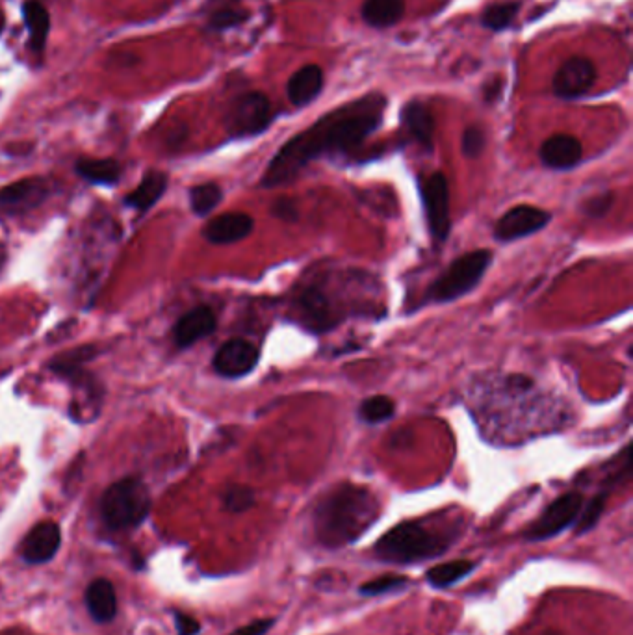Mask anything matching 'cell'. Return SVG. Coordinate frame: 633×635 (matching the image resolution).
I'll use <instances>...</instances> for the list:
<instances>
[{
	"mask_svg": "<svg viewBox=\"0 0 633 635\" xmlns=\"http://www.w3.org/2000/svg\"><path fill=\"white\" fill-rule=\"evenodd\" d=\"M151 511V494L142 480L125 478L110 485L101 500V517L110 530L140 526Z\"/></svg>",
	"mask_w": 633,
	"mask_h": 635,
	"instance_id": "277c9868",
	"label": "cell"
},
{
	"mask_svg": "<svg viewBox=\"0 0 633 635\" xmlns=\"http://www.w3.org/2000/svg\"><path fill=\"white\" fill-rule=\"evenodd\" d=\"M420 194L426 208L427 227L437 242H444L452 229L450 218V188L444 173H433L420 184Z\"/></svg>",
	"mask_w": 633,
	"mask_h": 635,
	"instance_id": "52a82bcc",
	"label": "cell"
},
{
	"mask_svg": "<svg viewBox=\"0 0 633 635\" xmlns=\"http://www.w3.org/2000/svg\"><path fill=\"white\" fill-rule=\"evenodd\" d=\"M49 195V184L43 179L13 182L0 190V208L6 212H25L41 205Z\"/></svg>",
	"mask_w": 633,
	"mask_h": 635,
	"instance_id": "4fadbf2b",
	"label": "cell"
},
{
	"mask_svg": "<svg viewBox=\"0 0 633 635\" xmlns=\"http://www.w3.org/2000/svg\"><path fill=\"white\" fill-rule=\"evenodd\" d=\"M23 17L28 28V47L34 52H41L47 45L51 30V15L38 0H26L23 4Z\"/></svg>",
	"mask_w": 633,
	"mask_h": 635,
	"instance_id": "44dd1931",
	"label": "cell"
},
{
	"mask_svg": "<svg viewBox=\"0 0 633 635\" xmlns=\"http://www.w3.org/2000/svg\"><path fill=\"white\" fill-rule=\"evenodd\" d=\"M611 205H613V195H598V197L589 199V201L583 205V212H585L587 216L600 218V216H606V212L611 208Z\"/></svg>",
	"mask_w": 633,
	"mask_h": 635,
	"instance_id": "d590c367",
	"label": "cell"
},
{
	"mask_svg": "<svg viewBox=\"0 0 633 635\" xmlns=\"http://www.w3.org/2000/svg\"><path fill=\"white\" fill-rule=\"evenodd\" d=\"M259 363V350L244 338H233L214 355V370L223 377L247 376Z\"/></svg>",
	"mask_w": 633,
	"mask_h": 635,
	"instance_id": "8fae6325",
	"label": "cell"
},
{
	"mask_svg": "<svg viewBox=\"0 0 633 635\" xmlns=\"http://www.w3.org/2000/svg\"><path fill=\"white\" fill-rule=\"evenodd\" d=\"M609 498V489L608 491H602V493L596 494L595 498L587 504V507L580 511V519L578 520V526H576V533L578 535H583V533L589 532V530H593L596 524H598V520L602 517V513H604V509H606V502H608Z\"/></svg>",
	"mask_w": 633,
	"mask_h": 635,
	"instance_id": "4dcf8cb0",
	"label": "cell"
},
{
	"mask_svg": "<svg viewBox=\"0 0 633 635\" xmlns=\"http://www.w3.org/2000/svg\"><path fill=\"white\" fill-rule=\"evenodd\" d=\"M62 543V532L56 522H39L34 526L21 545V556L30 565L49 563Z\"/></svg>",
	"mask_w": 633,
	"mask_h": 635,
	"instance_id": "7c38bea8",
	"label": "cell"
},
{
	"mask_svg": "<svg viewBox=\"0 0 633 635\" xmlns=\"http://www.w3.org/2000/svg\"><path fill=\"white\" fill-rule=\"evenodd\" d=\"M394 413H396V405L388 396H372L364 400L359 407L362 422H368V424L385 422L388 418H392Z\"/></svg>",
	"mask_w": 633,
	"mask_h": 635,
	"instance_id": "f1b7e54d",
	"label": "cell"
},
{
	"mask_svg": "<svg viewBox=\"0 0 633 635\" xmlns=\"http://www.w3.org/2000/svg\"><path fill=\"white\" fill-rule=\"evenodd\" d=\"M166 188H168V177L162 171H149L143 177L140 186L125 197V203L129 207L136 208L138 212H145L156 205V201L166 192Z\"/></svg>",
	"mask_w": 633,
	"mask_h": 635,
	"instance_id": "603a6c76",
	"label": "cell"
},
{
	"mask_svg": "<svg viewBox=\"0 0 633 635\" xmlns=\"http://www.w3.org/2000/svg\"><path fill=\"white\" fill-rule=\"evenodd\" d=\"M223 506L231 513H244L255 506V493L244 485H233L223 494Z\"/></svg>",
	"mask_w": 633,
	"mask_h": 635,
	"instance_id": "1f68e13d",
	"label": "cell"
},
{
	"mask_svg": "<svg viewBox=\"0 0 633 635\" xmlns=\"http://www.w3.org/2000/svg\"><path fill=\"white\" fill-rule=\"evenodd\" d=\"M407 584V580L403 576H383V578H377L372 580L368 584H364L361 587V595H368V597H375V595H383L388 593L390 589H398Z\"/></svg>",
	"mask_w": 633,
	"mask_h": 635,
	"instance_id": "d6a6232c",
	"label": "cell"
},
{
	"mask_svg": "<svg viewBox=\"0 0 633 635\" xmlns=\"http://www.w3.org/2000/svg\"><path fill=\"white\" fill-rule=\"evenodd\" d=\"M216 329V314L210 307H195L179 318L173 327V340L177 348H188Z\"/></svg>",
	"mask_w": 633,
	"mask_h": 635,
	"instance_id": "9a60e30c",
	"label": "cell"
},
{
	"mask_svg": "<svg viewBox=\"0 0 633 635\" xmlns=\"http://www.w3.org/2000/svg\"><path fill=\"white\" fill-rule=\"evenodd\" d=\"M379 513V504L364 487L342 485L327 494L314 511V530L325 546L349 545L366 532Z\"/></svg>",
	"mask_w": 633,
	"mask_h": 635,
	"instance_id": "7a4b0ae2",
	"label": "cell"
},
{
	"mask_svg": "<svg viewBox=\"0 0 633 635\" xmlns=\"http://www.w3.org/2000/svg\"><path fill=\"white\" fill-rule=\"evenodd\" d=\"M273 623H275V619H259V621H253V623L238 628L231 635H266L272 630Z\"/></svg>",
	"mask_w": 633,
	"mask_h": 635,
	"instance_id": "8d00e7d4",
	"label": "cell"
},
{
	"mask_svg": "<svg viewBox=\"0 0 633 635\" xmlns=\"http://www.w3.org/2000/svg\"><path fill=\"white\" fill-rule=\"evenodd\" d=\"M272 121V103L260 91H247L236 97L225 114V127L233 138L257 136L268 129Z\"/></svg>",
	"mask_w": 633,
	"mask_h": 635,
	"instance_id": "8992f818",
	"label": "cell"
},
{
	"mask_svg": "<svg viewBox=\"0 0 633 635\" xmlns=\"http://www.w3.org/2000/svg\"><path fill=\"white\" fill-rule=\"evenodd\" d=\"M550 220H552L550 212H546L543 208L518 205L507 210L498 220L494 227V236L500 242H511V240H518V238L543 231Z\"/></svg>",
	"mask_w": 633,
	"mask_h": 635,
	"instance_id": "30bf717a",
	"label": "cell"
},
{
	"mask_svg": "<svg viewBox=\"0 0 633 635\" xmlns=\"http://www.w3.org/2000/svg\"><path fill=\"white\" fill-rule=\"evenodd\" d=\"M450 545L442 533L429 530L422 522H403L381 537L375 545V554L390 563H416L435 558Z\"/></svg>",
	"mask_w": 633,
	"mask_h": 635,
	"instance_id": "3957f363",
	"label": "cell"
},
{
	"mask_svg": "<svg viewBox=\"0 0 633 635\" xmlns=\"http://www.w3.org/2000/svg\"><path fill=\"white\" fill-rule=\"evenodd\" d=\"M583 507V496L580 493H567L559 496L546 507L541 519L531 526L526 537L530 541H544L557 533L567 530L574 520L578 519Z\"/></svg>",
	"mask_w": 633,
	"mask_h": 635,
	"instance_id": "9c48e42d",
	"label": "cell"
},
{
	"mask_svg": "<svg viewBox=\"0 0 633 635\" xmlns=\"http://www.w3.org/2000/svg\"><path fill=\"white\" fill-rule=\"evenodd\" d=\"M385 108L387 99L372 93L320 117L312 127L290 138L275 153L262 177V186H285L314 160L351 153L381 127Z\"/></svg>",
	"mask_w": 633,
	"mask_h": 635,
	"instance_id": "6da1fadb",
	"label": "cell"
},
{
	"mask_svg": "<svg viewBox=\"0 0 633 635\" xmlns=\"http://www.w3.org/2000/svg\"><path fill=\"white\" fill-rule=\"evenodd\" d=\"M492 262L491 249H476L465 253L463 257L453 260L450 268L440 275L427 290L426 301L429 303H448L468 294L479 285L485 277Z\"/></svg>",
	"mask_w": 633,
	"mask_h": 635,
	"instance_id": "5b68a950",
	"label": "cell"
},
{
	"mask_svg": "<svg viewBox=\"0 0 633 635\" xmlns=\"http://www.w3.org/2000/svg\"><path fill=\"white\" fill-rule=\"evenodd\" d=\"M255 221L244 212H229V214H221L218 218L210 220L207 227L203 229V234L210 244L216 246H225V244H234L247 238L253 231Z\"/></svg>",
	"mask_w": 633,
	"mask_h": 635,
	"instance_id": "5bb4252c",
	"label": "cell"
},
{
	"mask_svg": "<svg viewBox=\"0 0 633 635\" xmlns=\"http://www.w3.org/2000/svg\"><path fill=\"white\" fill-rule=\"evenodd\" d=\"M546 635H557V634H546Z\"/></svg>",
	"mask_w": 633,
	"mask_h": 635,
	"instance_id": "ab89813d",
	"label": "cell"
},
{
	"mask_svg": "<svg viewBox=\"0 0 633 635\" xmlns=\"http://www.w3.org/2000/svg\"><path fill=\"white\" fill-rule=\"evenodd\" d=\"M75 169L82 179H86L91 184L112 186L121 177V166L117 164L116 160H110V158H106V160L82 158V160H78Z\"/></svg>",
	"mask_w": 633,
	"mask_h": 635,
	"instance_id": "cb8c5ba5",
	"label": "cell"
},
{
	"mask_svg": "<svg viewBox=\"0 0 633 635\" xmlns=\"http://www.w3.org/2000/svg\"><path fill=\"white\" fill-rule=\"evenodd\" d=\"M251 17V13L246 8H238V6H225L210 15L208 19V28L214 32H223L229 28L244 25L247 19Z\"/></svg>",
	"mask_w": 633,
	"mask_h": 635,
	"instance_id": "f546056e",
	"label": "cell"
},
{
	"mask_svg": "<svg viewBox=\"0 0 633 635\" xmlns=\"http://www.w3.org/2000/svg\"><path fill=\"white\" fill-rule=\"evenodd\" d=\"M298 311L305 324L316 331L331 329L336 324L333 307L318 288L311 286L303 290V294L298 298Z\"/></svg>",
	"mask_w": 633,
	"mask_h": 635,
	"instance_id": "d6986e66",
	"label": "cell"
},
{
	"mask_svg": "<svg viewBox=\"0 0 633 635\" xmlns=\"http://www.w3.org/2000/svg\"><path fill=\"white\" fill-rule=\"evenodd\" d=\"M361 15L366 25L388 28L405 15V0H364Z\"/></svg>",
	"mask_w": 633,
	"mask_h": 635,
	"instance_id": "7402d4cb",
	"label": "cell"
},
{
	"mask_svg": "<svg viewBox=\"0 0 633 635\" xmlns=\"http://www.w3.org/2000/svg\"><path fill=\"white\" fill-rule=\"evenodd\" d=\"M518 12H520V2L517 0L494 2L481 13V25L494 32H500L507 26H511V23L517 19Z\"/></svg>",
	"mask_w": 633,
	"mask_h": 635,
	"instance_id": "d4e9b609",
	"label": "cell"
},
{
	"mask_svg": "<svg viewBox=\"0 0 633 635\" xmlns=\"http://www.w3.org/2000/svg\"><path fill=\"white\" fill-rule=\"evenodd\" d=\"M86 608L97 623H110L117 613V597L114 585L99 578L86 589Z\"/></svg>",
	"mask_w": 633,
	"mask_h": 635,
	"instance_id": "ffe728a7",
	"label": "cell"
},
{
	"mask_svg": "<svg viewBox=\"0 0 633 635\" xmlns=\"http://www.w3.org/2000/svg\"><path fill=\"white\" fill-rule=\"evenodd\" d=\"M474 569H476V563H472V561H466V559L450 561V563L433 567L431 571L427 572L426 578L433 587H448V585L463 580L466 574H470Z\"/></svg>",
	"mask_w": 633,
	"mask_h": 635,
	"instance_id": "484cf974",
	"label": "cell"
},
{
	"mask_svg": "<svg viewBox=\"0 0 633 635\" xmlns=\"http://www.w3.org/2000/svg\"><path fill=\"white\" fill-rule=\"evenodd\" d=\"M463 153L466 158H478L485 149V134L479 127H468L463 134Z\"/></svg>",
	"mask_w": 633,
	"mask_h": 635,
	"instance_id": "836d02e7",
	"label": "cell"
},
{
	"mask_svg": "<svg viewBox=\"0 0 633 635\" xmlns=\"http://www.w3.org/2000/svg\"><path fill=\"white\" fill-rule=\"evenodd\" d=\"M95 357V346H82L75 351H69L64 355H58L52 359L49 368L52 372L60 374V376L75 377L80 374L82 364L88 363L90 359Z\"/></svg>",
	"mask_w": 633,
	"mask_h": 635,
	"instance_id": "4316f807",
	"label": "cell"
},
{
	"mask_svg": "<svg viewBox=\"0 0 633 635\" xmlns=\"http://www.w3.org/2000/svg\"><path fill=\"white\" fill-rule=\"evenodd\" d=\"M596 78H598V71L593 60L585 56H572L557 69L552 80V88L559 99L572 101V99H580L593 90Z\"/></svg>",
	"mask_w": 633,
	"mask_h": 635,
	"instance_id": "ba28073f",
	"label": "cell"
},
{
	"mask_svg": "<svg viewBox=\"0 0 633 635\" xmlns=\"http://www.w3.org/2000/svg\"><path fill=\"white\" fill-rule=\"evenodd\" d=\"M4 25H6V17H4V12L0 10V34H2V30H4Z\"/></svg>",
	"mask_w": 633,
	"mask_h": 635,
	"instance_id": "f35d334b",
	"label": "cell"
},
{
	"mask_svg": "<svg viewBox=\"0 0 633 635\" xmlns=\"http://www.w3.org/2000/svg\"><path fill=\"white\" fill-rule=\"evenodd\" d=\"M541 162L550 169H570L580 164L583 156V145L576 136L556 134L550 136L541 145Z\"/></svg>",
	"mask_w": 633,
	"mask_h": 635,
	"instance_id": "2e32d148",
	"label": "cell"
},
{
	"mask_svg": "<svg viewBox=\"0 0 633 635\" xmlns=\"http://www.w3.org/2000/svg\"><path fill=\"white\" fill-rule=\"evenodd\" d=\"M175 624H177L179 635H197L201 630V626L194 617L181 613V611H175Z\"/></svg>",
	"mask_w": 633,
	"mask_h": 635,
	"instance_id": "74e56055",
	"label": "cell"
},
{
	"mask_svg": "<svg viewBox=\"0 0 633 635\" xmlns=\"http://www.w3.org/2000/svg\"><path fill=\"white\" fill-rule=\"evenodd\" d=\"M272 214L275 218H279V220L298 221V205H296L292 199H288V197L277 199L272 205Z\"/></svg>",
	"mask_w": 633,
	"mask_h": 635,
	"instance_id": "e575fe53",
	"label": "cell"
},
{
	"mask_svg": "<svg viewBox=\"0 0 633 635\" xmlns=\"http://www.w3.org/2000/svg\"><path fill=\"white\" fill-rule=\"evenodd\" d=\"M221 197L223 192L218 184L205 182L190 190V205L197 216H207L220 205Z\"/></svg>",
	"mask_w": 633,
	"mask_h": 635,
	"instance_id": "83f0119b",
	"label": "cell"
},
{
	"mask_svg": "<svg viewBox=\"0 0 633 635\" xmlns=\"http://www.w3.org/2000/svg\"><path fill=\"white\" fill-rule=\"evenodd\" d=\"M401 123L409 136L426 151H433V134H435V119L426 104L407 103L401 110Z\"/></svg>",
	"mask_w": 633,
	"mask_h": 635,
	"instance_id": "ac0fdd59",
	"label": "cell"
},
{
	"mask_svg": "<svg viewBox=\"0 0 633 635\" xmlns=\"http://www.w3.org/2000/svg\"><path fill=\"white\" fill-rule=\"evenodd\" d=\"M323 84H325V75L320 65H303L288 80V86H286L288 101L298 108L307 106L322 93Z\"/></svg>",
	"mask_w": 633,
	"mask_h": 635,
	"instance_id": "e0dca14e",
	"label": "cell"
}]
</instances>
